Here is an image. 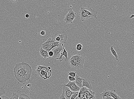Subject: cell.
<instances>
[{"label": "cell", "instance_id": "obj_31", "mask_svg": "<svg viewBox=\"0 0 134 99\" xmlns=\"http://www.w3.org/2000/svg\"><path fill=\"white\" fill-rule=\"evenodd\" d=\"M46 34V32L45 31H43L42 30L40 34L42 36H44Z\"/></svg>", "mask_w": 134, "mask_h": 99}, {"label": "cell", "instance_id": "obj_37", "mask_svg": "<svg viewBox=\"0 0 134 99\" xmlns=\"http://www.w3.org/2000/svg\"><path fill=\"white\" fill-rule=\"evenodd\" d=\"M133 18H134V14H132L129 17V19H131Z\"/></svg>", "mask_w": 134, "mask_h": 99}, {"label": "cell", "instance_id": "obj_35", "mask_svg": "<svg viewBox=\"0 0 134 99\" xmlns=\"http://www.w3.org/2000/svg\"><path fill=\"white\" fill-rule=\"evenodd\" d=\"M82 44H78L77 45L76 47H78L82 48Z\"/></svg>", "mask_w": 134, "mask_h": 99}, {"label": "cell", "instance_id": "obj_2", "mask_svg": "<svg viewBox=\"0 0 134 99\" xmlns=\"http://www.w3.org/2000/svg\"><path fill=\"white\" fill-rule=\"evenodd\" d=\"M68 36V33L67 32L58 31L52 38L54 42L65 43L67 39Z\"/></svg>", "mask_w": 134, "mask_h": 99}, {"label": "cell", "instance_id": "obj_18", "mask_svg": "<svg viewBox=\"0 0 134 99\" xmlns=\"http://www.w3.org/2000/svg\"><path fill=\"white\" fill-rule=\"evenodd\" d=\"M110 94L112 97L114 99H121L116 93V90L112 89L110 91Z\"/></svg>", "mask_w": 134, "mask_h": 99}, {"label": "cell", "instance_id": "obj_29", "mask_svg": "<svg viewBox=\"0 0 134 99\" xmlns=\"http://www.w3.org/2000/svg\"><path fill=\"white\" fill-rule=\"evenodd\" d=\"M59 99H67L65 97L64 93L63 91L62 95L60 97Z\"/></svg>", "mask_w": 134, "mask_h": 99}, {"label": "cell", "instance_id": "obj_27", "mask_svg": "<svg viewBox=\"0 0 134 99\" xmlns=\"http://www.w3.org/2000/svg\"><path fill=\"white\" fill-rule=\"evenodd\" d=\"M68 79L70 81H75L76 79L75 77H71V76H68Z\"/></svg>", "mask_w": 134, "mask_h": 99}, {"label": "cell", "instance_id": "obj_13", "mask_svg": "<svg viewBox=\"0 0 134 99\" xmlns=\"http://www.w3.org/2000/svg\"><path fill=\"white\" fill-rule=\"evenodd\" d=\"M76 80L75 81L76 85L80 87V88H82V83L83 78L80 77L79 76L76 75L75 77Z\"/></svg>", "mask_w": 134, "mask_h": 99}, {"label": "cell", "instance_id": "obj_21", "mask_svg": "<svg viewBox=\"0 0 134 99\" xmlns=\"http://www.w3.org/2000/svg\"><path fill=\"white\" fill-rule=\"evenodd\" d=\"M59 45H52L43 48V49L44 50L47 51L48 52H49L50 51H51L52 49H53L54 48L56 47V46H59Z\"/></svg>", "mask_w": 134, "mask_h": 99}, {"label": "cell", "instance_id": "obj_22", "mask_svg": "<svg viewBox=\"0 0 134 99\" xmlns=\"http://www.w3.org/2000/svg\"><path fill=\"white\" fill-rule=\"evenodd\" d=\"M19 99H31L28 96L25 94H22L19 95Z\"/></svg>", "mask_w": 134, "mask_h": 99}, {"label": "cell", "instance_id": "obj_4", "mask_svg": "<svg viewBox=\"0 0 134 99\" xmlns=\"http://www.w3.org/2000/svg\"><path fill=\"white\" fill-rule=\"evenodd\" d=\"M64 86L68 87L71 91L75 92H79L81 88L76 85L75 81H69Z\"/></svg>", "mask_w": 134, "mask_h": 99}, {"label": "cell", "instance_id": "obj_26", "mask_svg": "<svg viewBox=\"0 0 134 99\" xmlns=\"http://www.w3.org/2000/svg\"><path fill=\"white\" fill-rule=\"evenodd\" d=\"M79 95V92H76L74 93L71 96L70 99H74L76 97Z\"/></svg>", "mask_w": 134, "mask_h": 99}, {"label": "cell", "instance_id": "obj_34", "mask_svg": "<svg viewBox=\"0 0 134 99\" xmlns=\"http://www.w3.org/2000/svg\"><path fill=\"white\" fill-rule=\"evenodd\" d=\"M18 0H9L10 2L11 3L17 2Z\"/></svg>", "mask_w": 134, "mask_h": 99}, {"label": "cell", "instance_id": "obj_38", "mask_svg": "<svg viewBox=\"0 0 134 99\" xmlns=\"http://www.w3.org/2000/svg\"><path fill=\"white\" fill-rule=\"evenodd\" d=\"M29 16H29V14H26V15H25V17H26V18H29Z\"/></svg>", "mask_w": 134, "mask_h": 99}, {"label": "cell", "instance_id": "obj_3", "mask_svg": "<svg viewBox=\"0 0 134 99\" xmlns=\"http://www.w3.org/2000/svg\"><path fill=\"white\" fill-rule=\"evenodd\" d=\"M82 9L87 15L90 17H94L96 19H98L97 17V13L95 10L92 9L90 7H81Z\"/></svg>", "mask_w": 134, "mask_h": 99}, {"label": "cell", "instance_id": "obj_24", "mask_svg": "<svg viewBox=\"0 0 134 99\" xmlns=\"http://www.w3.org/2000/svg\"><path fill=\"white\" fill-rule=\"evenodd\" d=\"M77 72H71V71H70L68 72V75L69 76L74 77H75L76 76V74Z\"/></svg>", "mask_w": 134, "mask_h": 99}, {"label": "cell", "instance_id": "obj_5", "mask_svg": "<svg viewBox=\"0 0 134 99\" xmlns=\"http://www.w3.org/2000/svg\"><path fill=\"white\" fill-rule=\"evenodd\" d=\"M62 47H63V52L61 53L60 56L59 58H55V60H59L60 62H62L63 60V59H62V57L64 56L65 57V61L66 62H67L68 60V58L67 56V52L65 50L63 44L62 43Z\"/></svg>", "mask_w": 134, "mask_h": 99}, {"label": "cell", "instance_id": "obj_11", "mask_svg": "<svg viewBox=\"0 0 134 99\" xmlns=\"http://www.w3.org/2000/svg\"><path fill=\"white\" fill-rule=\"evenodd\" d=\"M71 67L73 69H80L83 68V65L75 62H69Z\"/></svg>", "mask_w": 134, "mask_h": 99}, {"label": "cell", "instance_id": "obj_41", "mask_svg": "<svg viewBox=\"0 0 134 99\" xmlns=\"http://www.w3.org/2000/svg\"><path fill=\"white\" fill-rule=\"evenodd\" d=\"M91 99H95V98H93Z\"/></svg>", "mask_w": 134, "mask_h": 99}, {"label": "cell", "instance_id": "obj_17", "mask_svg": "<svg viewBox=\"0 0 134 99\" xmlns=\"http://www.w3.org/2000/svg\"><path fill=\"white\" fill-rule=\"evenodd\" d=\"M68 13H69L70 16L71 20L72 22L77 16V14L73 11L72 8L68 9Z\"/></svg>", "mask_w": 134, "mask_h": 99}, {"label": "cell", "instance_id": "obj_1", "mask_svg": "<svg viewBox=\"0 0 134 99\" xmlns=\"http://www.w3.org/2000/svg\"><path fill=\"white\" fill-rule=\"evenodd\" d=\"M15 76L19 82L23 84L30 80L32 74L31 66L24 62L16 64L14 69Z\"/></svg>", "mask_w": 134, "mask_h": 99}, {"label": "cell", "instance_id": "obj_28", "mask_svg": "<svg viewBox=\"0 0 134 99\" xmlns=\"http://www.w3.org/2000/svg\"><path fill=\"white\" fill-rule=\"evenodd\" d=\"M49 57H54V53L53 51H51L48 52Z\"/></svg>", "mask_w": 134, "mask_h": 99}, {"label": "cell", "instance_id": "obj_32", "mask_svg": "<svg viewBox=\"0 0 134 99\" xmlns=\"http://www.w3.org/2000/svg\"><path fill=\"white\" fill-rule=\"evenodd\" d=\"M103 99H114L112 97H104L102 98Z\"/></svg>", "mask_w": 134, "mask_h": 99}, {"label": "cell", "instance_id": "obj_25", "mask_svg": "<svg viewBox=\"0 0 134 99\" xmlns=\"http://www.w3.org/2000/svg\"><path fill=\"white\" fill-rule=\"evenodd\" d=\"M19 94H13L10 99H19Z\"/></svg>", "mask_w": 134, "mask_h": 99}, {"label": "cell", "instance_id": "obj_23", "mask_svg": "<svg viewBox=\"0 0 134 99\" xmlns=\"http://www.w3.org/2000/svg\"><path fill=\"white\" fill-rule=\"evenodd\" d=\"M6 91L4 87H1L0 86V97L4 95Z\"/></svg>", "mask_w": 134, "mask_h": 99}, {"label": "cell", "instance_id": "obj_16", "mask_svg": "<svg viewBox=\"0 0 134 99\" xmlns=\"http://www.w3.org/2000/svg\"><path fill=\"white\" fill-rule=\"evenodd\" d=\"M100 97L102 98L104 97H112L110 94V91L105 89L103 92L100 94Z\"/></svg>", "mask_w": 134, "mask_h": 99}, {"label": "cell", "instance_id": "obj_9", "mask_svg": "<svg viewBox=\"0 0 134 99\" xmlns=\"http://www.w3.org/2000/svg\"><path fill=\"white\" fill-rule=\"evenodd\" d=\"M78 15L80 17L81 20L82 22L85 21L89 18H91V17L86 13L81 8L79 12H78Z\"/></svg>", "mask_w": 134, "mask_h": 99}, {"label": "cell", "instance_id": "obj_39", "mask_svg": "<svg viewBox=\"0 0 134 99\" xmlns=\"http://www.w3.org/2000/svg\"><path fill=\"white\" fill-rule=\"evenodd\" d=\"M74 99H81L80 98H79V97L78 96H77V97H76V98Z\"/></svg>", "mask_w": 134, "mask_h": 99}, {"label": "cell", "instance_id": "obj_10", "mask_svg": "<svg viewBox=\"0 0 134 99\" xmlns=\"http://www.w3.org/2000/svg\"><path fill=\"white\" fill-rule=\"evenodd\" d=\"M83 87L92 90L93 89L91 81L87 78H84L82 80V87Z\"/></svg>", "mask_w": 134, "mask_h": 99}, {"label": "cell", "instance_id": "obj_36", "mask_svg": "<svg viewBox=\"0 0 134 99\" xmlns=\"http://www.w3.org/2000/svg\"><path fill=\"white\" fill-rule=\"evenodd\" d=\"M76 49L78 51L81 50L82 49V48L78 47H76Z\"/></svg>", "mask_w": 134, "mask_h": 99}, {"label": "cell", "instance_id": "obj_12", "mask_svg": "<svg viewBox=\"0 0 134 99\" xmlns=\"http://www.w3.org/2000/svg\"><path fill=\"white\" fill-rule=\"evenodd\" d=\"M74 55L75 57V60L74 62L84 65V59L83 57L81 56L79 54Z\"/></svg>", "mask_w": 134, "mask_h": 99}, {"label": "cell", "instance_id": "obj_14", "mask_svg": "<svg viewBox=\"0 0 134 99\" xmlns=\"http://www.w3.org/2000/svg\"><path fill=\"white\" fill-rule=\"evenodd\" d=\"M39 52L40 55L44 59H46L49 57L48 52L47 51L44 50L41 47L40 48Z\"/></svg>", "mask_w": 134, "mask_h": 99}, {"label": "cell", "instance_id": "obj_33", "mask_svg": "<svg viewBox=\"0 0 134 99\" xmlns=\"http://www.w3.org/2000/svg\"><path fill=\"white\" fill-rule=\"evenodd\" d=\"M1 97H2V99H10L8 97L5 95H3L1 96Z\"/></svg>", "mask_w": 134, "mask_h": 99}, {"label": "cell", "instance_id": "obj_15", "mask_svg": "<svg viewBox=\"0 0 134 99\" xmlns=\"http://www.w3.org/2000/svg\"><path fill=\"white\" fill-rule=\"evenodd\" d=\"M48 71L46 72L43 70H41L40 74L39 75V76H40L41 77L43 78L44 80H46L47 78L50 77L48 76Z\"/></svg>", "mask_w": 134, "mask_h": 99}, {"label": "cell", "instance_id": "obj_19", "mask_svg": "<svg viewBox=\"0 0 134 99\" xmlns=\"http://www.w3.org/2000/svg\"><path fill=\"white\" fill-rule=\"evenodd\" d=\"M64 20L66 24H70V23L72 24V22L71 20L70 16L69 13L66 14Z\"/></svg>", "mask_w": 134, "mask_h": 99}, {"label": "cell", "instance_id": "obj_6", "mask_svg": "<svg viewBox=\"0 0 134 99\" xmlns=\"http://www.w3.org/2000/svg\"><path fill=\"white\" fill-rule=\"evenodd\" d=\"M62 43H60L59 46H56L53 50L52 51L54 53V58H56L58 56L60 55V53L61 51L63 50V47L62 46Z\"/></svg>", "mask_w": 134, "mask_h": 99}, {"label": "cell", "instance_id": "obj_7", "mask_svg": "<svg viewBox=\"0 0 134 99\" xmlns=\"http://www.w3.org/2000/svg\"><path fill=\"white\" fill-rule=\"evenodd\" d=\"M63 91L64 93L65 97L67 99H70L72 94L76 93L72 91L69 88L64 86L63 87Z\"/></svg>", "mask_w": 134, "mask_h": 99}, {"label": "cell", "instance_id": "obj_20", "mask_svg": "<svg viewBox=\"0 0 134 99\" xmlns=\"http://www.w3.org/2000/svg\"><path fill=\"white\" fill-rule=\"evenodd\" d=\"M110 50L112 54L115 57L116 60H118L119 57L117 55V53L113 49V46H111L110 47Z\"/></svg>", "mask_w": 134, "mask_h": 99}, {"label": "cell", "instance_id": "obj_30", "mask_svg": "<svg viewBox=\"0 0 134 99\" xmlns=\"http://www.w3.org/2000/svg\"><path fill=\"white\" fill-rule=\"evenodd\" d=\"M75 57L74 55L71 56V57L70 59L69 60V62H73L75 61Z\"/></svg>", "mask_w": 134, "mask_h": 99}, {"label": "cell", "instance_id": "obj_40", "mask_svg": "<svg viewBox=\"0 0 134 99\" xmlns=\"http://www.w3.org/2000/svg\"><path fill=\"white\" fill-rule=\"evenodd\" d=\"M27 86L29 87H30L31 86V84H28V85H27Z\"/></svg>", "mask_w": 134, "mask_h": 99}, {"label": "cell", "instance_id": "obj_8", "mask_svg": "<svg viewBox=\"0 0 134 99\" xmlns=\"http://www.w3.org/2000/svg\"><path fill=\"white\" fill-rule=\"evenodd\" d=\"M60 43L59 42H54L53 41L52 39V38L51 37L48 39L46 42L42 44L41 47L43 48L46 46L52 45H59Z\"/></svg>", "mask_w": 134, "mask_h": 99}]
</instances>
